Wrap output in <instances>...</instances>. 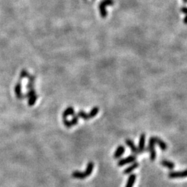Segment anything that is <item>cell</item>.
I'll use <instances>...</instances> for the list:
<instances>
[{
    "label": "cell",
    "instance_id": "6da1fadb",
    "mask_svg": "<svg viewBox=\"0 0 187 187\" xmlns=\"http://www.w3.org/2000/svg\"><path fill=\"white\" fill-rule=\"evenodd\" d=\"M38 97V96L37 95V93H36V90L34 89L28 90V92L26 94V95H24V98H28V103L29 106H33L36 103V102L37 101Z\"/></svg>",
    "mask_w": 187,
    "mask_h": 187
},
{
    "label": "cell",
    "instance_id": "7a4b0ae2",
    "mask_svg": "<svg viewBox=\"0 0 187 187\" xmlns=\"http://www.w3.org/2000/svg\"><path fill=\"white\" fill-rule=\"evenodd\" d=\"M155 143L154 141L153 137H150L148 143V151L150 153V159L151 161H154L156 158V152H155Z\"/></svg>",
    "mask_w": 187,
    "mask_h": 187
},
{
    "label": "cell",
    "instance_id": "3957f363",
    "mask_svg": "<svg viewBox=\"0 0 187 187\" xmlns=\"http://www.w3.org/2000/svg\"><path fill=\"white\" fill-rule=\"evenodd\" d=\"M169 177L171 179L185 178L187 177V169L181 171H172L169 173Z\"/></svg>",
    "mask_w": 187,
    "mask_h": 187
},
{
    "label": "cell",
    "instance_id": "277c9868",
    "mask_svg": "<svg viewBox=\"0 0 187 187\" xmlns=\"http://www.w3.org/2000/svg\"><path fill=\"white\" fill-rule=\"evenodd\" d=\"M136 159H137V157L135 155H129L126 158H123V159H121L119 160L118 163H117V165H118L119 166H123L128 164L134 162V161H136Z\"/></svg>",
    "mask_w": 187,
    "mask_h": 187
},
{
    "label": "cell",
    "instance_id": "5b68a950",
    "mask_svg": "<svg viewBox=\"0 0 187 187\" xmlns=\"http://www.w3.org/2000/svg\"><path fill=\"white\" fill-rule=\"evenodd\" d=\"M145 142H146V134L144 133H142L140 135L139 141V146H138V151L139 153H143L145 150Z\"/></svg>",
    "mask_w": 187,
    "mask_h": 187
},
{
    "label": "cell",
    "instance_id": "8992f818",
    "mask_svg": "<svg viewBox=\"0 0 187 187\" xmlns=\"http://www.w3.org/2000/svg\"><path fill=\"white\" fill-rule=\"evenodd\" d=\"M15 93L16 94V97L18 99H24V95L22 93V84H21V80L18 81L15 86Z\"/></svg>",
    "mask_w": 187,
    "mask_h": 187
},
{
    "label": "cell",
    "instance_id": "52a82bcc",
    "mask_svg": "<svg viewBox=\"0 0 187 187\" xmlns=\"http://www.w3.org/2000/svg\"><path fill=\"white\" fill-rule=\"evenodd\" d=\"M153 139L154 141H155V144H157V145L159 146V148H161V150H163V151L166 150L168 146L166 145V144L163 140H161V139L159 137H153Z\"/></svg>",
    "mask_w": 187,
    "mask_h": 187
},
{
    "label": "cell",
    "instance_id": "ba28073f",
    "mask_svg": "<svg viewBox=\"0 0 187 187\" xmlns=\"http://www.w3.org/2000/svg\"><path fill=\"white\" fill-rule=\"evenodd\" d=\"M125 141H126V144H127V146H128V147L130 148L131 151H132L133 153H134V154L139 153L138 148H137L135 144H134V143L132 141V140L130 139H126Z\"/></svg>",
    "mask_w": 187,
    "mask_h": 187
},
{
    "label": "cell",
    "instance_id": "9c48e42d",
    "mask_svg": "<svg viewBox=\"0 0 187 187\" xmlns=\"http://www.w3.org/2000/svg\"><path fill=\"white\" fill-rule=\"evenodd\" d=\"M125 150H126V149H125V147L123 146H118L117 150H115L114 153V159H119V157H121L123 155V153H125Z\"/></svg>",
    "mask_w": 187,
    "mask_h": 187
},
{
    "label": "cell",
    "instance_id": "30bf717a",
    "mask_svg": "<svg viewBox=\"0 0 187 187\" xmlns=\"http://www.w3.org/2000/svg\"><path fill=\"white\" fill-rule=\"evenodd\" d=\"M99 9L100 11V15H101L102 18H105L107 15V11H106V5L102 1L100 2L99 5Z\"/></svg>",
    "mask_w": 187,
    "mask_h": 187
},
{
    "label": "cell",
    "instance_id": "8fae6325",
    "mask_svg": "<svg viewBox=\"0 0 187 187\" xmlns=\"http://www.w3.org/2000/svg\"><path fill=\"white\" fill-rule=\"evenodd\" d=\"M139 167V163L138 162H134L132 164L129 166L128 167H127L124 171H123V174L128 175L130 174L133 171L135 170L136 169H137Z\"/></svg>",
    "mask_w": 187,
    "mask_h": 187
},
{
    "label": "cell",
    "instance_id": "7c38bea8",
    "mask_svg": "<svg viewBox=\"0 0 187 187\" xmlns=\"http://www.w3.org/2000/svg\"><path fill=\"white\" fill-rule=\"evenodd\" d=\"M161 164L163 166H164L166 168H167V169H170V170H172V169H173L175 166V164L174 163H173L172 161H169V160H166V159H164L162 160V161H161Z\"/></svg>",
    "mask_w": 187,
    "mask_h": 187
},
{
    "label": "cell",
    "instance_id": "4fadbf2b",
    "mask_svg": "<svg viewBox=\"0 0 187 187\" xmlns=\"http://www.w3.org/2000/svg\"><path fill=\"white\" fill-rule=\"evenodd\" d=\"M75 114L74 109L72 107H67V108L64 111V112L63 114V118L67 119L69 116H73Z\"/></svg>",
    "mask_w": 187,
    "mask_h": 187
},
{
    "label": "cell",
    "instance_id": "5bb4252c",
    "mask_svg": "<svg viewBox=\"0 0 187 187\" xmlns=\"http://www.w3.org/2000/svg\"><path fill=\"white\" fill-rule=\"evenodd\" d=\"M136 178H137V175L135 174H131L128 177L126 186L125 187H133L134 182H135Z\"/></svg>",
    "mask_w": 187,
    "mask_h": 187
},
{
    "label": "cell",
    "instance_id": "9a60e30c",
    "mask_svg": "<svg viewBox=\"0 0 187 187\" xmlns=\"http://www.w3.org/2000/svg\"><path fill=\"white\" fill-rule=\"evenodd\" d=\"M94 163L92 162V161H90V162H89L87 164V168H86V170L84 172L85 175L86 177L90 176V175L92 174V171H93V169H94Z\"/></svg>",
    "mask_w": 187,
    "mask_h": 187
},
{
    "label": "cell",
    "instance_id": "2e32d148",
    "mask_svg": "<svg viewBox=\"0 0 187 187\" xmlns=\"http://www.w3.org/2000/svg\"><path fill=\"white\" fill-rule=\"evenodd\" d=\"M72 175L74 178L80 179V180H83L87 177L84 172H80V171H74V172H73Z\"/></svg>",
    "mask_w": 187,
    "mask_h": 187
},
{
    "label": "cell",
    "instance_id": "e0dca14e",
    "mask_svg": "<svg viewBox=\"0 0 187 187\" xmlns=\"http://www.w3.org/2000/svg\"><path fill=\"white\" fill-rule=\"evenodd\" d=\"M77 117H78V118H81L82 119H84V120H89L90 119V117H89V114L87 113H86L85 112H84L83 110H80L79 111V112L77 114H76Z\"/></svg>",
    "mask_w": 187,
    "mask_h": 187
},
{
    "label": "cell",
    "instance_id": "ac0fdd59",
    "mask_svg": "<svg viewBox=\"0 0 187 187\" xmlns=\"http://www.w3.org/2000/svg\"><path fill=\"white\" fill-rule=\"evenodd\" d=\"M99 112V107H94L93 108L91 109V111L90 112V113L88 114L89 117H90V119L94 118V117H96V116L98 114Z\"/></svg>",
    "mask_w": 187,
    "mask_h": 187
},
{
    "label": "cell",
    "instance_id": "d6986e66",
    "mask_svg": "<svg viewBox=\"0 0 187 187\" xmlns=\"http://www.w3.org/2000/svg\"><path fill=\"white\" fill-rule=\"evenodd\" d=\"M28 76H29V74H28V71L26 70V69H23V70L21 71V72H20V79L21 80H22L23 78H28Z\"/></svg>",
    "mask_w": 187,
    "mask_h": 187
},
{
    "label": "cell",
    "instance_id": "ffe728a7",
    "mask_svg": "<svg viewBox=\"0 0 187 187\" xmlns=\"http://www.w3.org/2000/svg\"><path fill=\"white\" fill-rule=\"evenodd\" d=\"M181 12L184 13V14L187 15V7H182L181 8Z\"/></svg>",
    "mask_w": 187,
    "mask_h": 187
},
{
    "label": "cell",
    "instance_id": "44dd1931",
    "mask_svg": "<svg viewBox=\"0 0 187 187\" xmlns=\"http://www.w3.org/2000/svg\"><path fill=\"white\" fill-rule=\"evenodd\" d=\"M183 22H184V24H187V15H186V16L184 17V20H183Z\"/></svg>",
    "mask_w": 187,
    "mask_h": 187
},
{
    "label": "cell",
    "instance_id": "7402d4cb",
    "mask_svg": "<svg viewBox=\"0 0 187 187\" xmlns=\"http://www.w3.org/2000/svg\"><path fill=\"white\" fill-rule=\"evenodd\" d=\"M183 2L185 3V4H187V0H182Z\"/></svg>",
    "mask_w": 187,
    "mask_h": 187
}]
</instances>
